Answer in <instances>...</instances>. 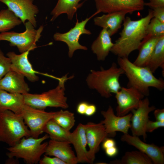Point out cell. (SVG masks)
Wrapping results in <instances>:
<instances>
[{
    "label": "cell",
    "mask_w": 164,
    "mask_h": 164,
    "mask_svg": "<svg viewBox=\"0 0 164 164\" xmlns=\"http://www.w3.org/2000/svg\"><path fill=\"white\" fill-rule=\"evenodd\" d=\"M97 14L95 12L90 17L87 18L80 22L77 19L75 26L68 32L64 33L56 32L54 34L53 37L55 40L64 42L67 45L69 49L68 54L70 58L73 56L74 52L77 50H87L86 46L80 44L79 40L82 34H91L89 30L85 28V26L89 20Z\"/></svg>",
    "instance_id": "9"
},
{
    "label": "cell",
    "mask_w": 164,
    "mask_h": 164,
    "mask_svg": "<svg viewBox=\"0 0 164 164\" xmlns=\"http://www.w3.org/2000/svg\"><path fill=\"white\" fill-rule=\"evenodd\" d=\"M112 163L121 164H152L151 158L140 151L126 152L120 160L111 162Z\"/></svg>",
    "instance_id": "28"
},
{
    "label": "cell",
    "mask_w": 164,
    "mask_h": 164,
    "mask_svg": "<svg viewBox=\"0 0 164 164\" xmlns=\"http://www.w3.org/2000/svg\"><path fill=\"white\" fill-rule=\"evenodd\" d=\"M11 62L0 50V80L11 70Z\"/></svg>",
    "instance_id": "32"
},
{
    "label": "cell",
    "mask_w": 164,
    "mask_h": 164,
    "mask_svg": "<svg viewBox=\"0 0 164 164\" xmlns=\"http://www.w3.org/2000/svg\"><path fill=\"white\" fill-rule=\"evenodd\" d=\"M89 104L85 101L79 103L77 107V111L79 114L85 115V113Z\"/></svg>",
    "instance_id": "37"
},
{
    "label": "cell",
    "mask_w": 164,
    "mask_h": 164,
    "mask_svg": "<svg viewBox=\"0 0 164 164\" xmlns=\"http://www.w3.org/2000/svg\"><path fill=\"white\" fill-rule=\"evenodd\" d=\"M111 36L106 29H103L91 46L93 52L99 61L105 60L113 46Z\"/></svg>",
    "instance_id": "23"
},
{
    "label": "cell",
    "mask_w": 164,
    "mask_h": 164,
    "mask_svg": "<svg viewBox=\"0 0 164 164\" xmlns=\"http://www.w3.org/2000/svg\"><path fill=\"white\" fill-rule=\"evenodd\" d=\"M24 104L23 94L9 93L0 89V111L9 110L16 114H21Z\"/></svg>",
    "instance_id": "22"
},
{
    "label": "cell",
    "mask_w": 164,
    "mask_h": 164,
    "mask_svg": "<svg viewBox=\"0 0 164 164\" xmlns=\"http://www.w3.org/2000/svg\"><path fill=\"white\" fill-rule=\"evenodd\" d=\"M146 33L142 42L152 37H160L164 36V23L152 18L147 26Z\"/></svg>",
    "instance_id": "31"
},
{
    "label": "cell",
    "mask_w": 164,
    "mask_h": 164,
    "mask_svg": "<svg viewBox=\"0 0 164 164\" xmlns=\"http://www.w3.org/2000/svg\"><path fill=\"white\" fill-rule=\"evenodd\" d=\"M118 63L128 79V87L135 88L144 96L149 95L150 87L159 91L164 89L163 80L156 77L147 67L136 65L128 57H118Z\"/></svg>",
    "instance_id": "2"
},
{
    "label": "cell",
    "mask_w": 164,
    "mask_h": 164,
    "mask_svg": "<svg viewBox=\"0 0 164 164\" xmlns=\"http://www.w3.org/2000/svg\"><path fill=\"white\" fill-rule=\"evenodd\" d=\"M53 119L62 128L69 131L74 126L75 122L74 113L68 110H61L58 111Z\"/></svg>",
    "instance_id": "30"
},
{
    "label": "cell",
    "mask_w": 164,
    "mask_h": 164,
    "mask_svg": "<svg viewBox=\"0 0 164 164\" xmlns=\"http://www.w3.org/2000/svg\"><path fill=\"white\" fill-rule=\"evenodd\" d=\"M97 11L108 13L121 12L132 14L143 10L144 8L143 0H94Z\"/></svg>",
    "instance_id": "10"
},
{
    "label": "cell",
    "mask_w": 164,
    "mask_h": 164,
    "mask_svg": "<svg viewBox=\"0 0 164 164\" xmlns=\"http://www.w3.org/2000/svg\"><path fill=\"white\" fill-rule=\"evenodd\" d=\"M43 132L48 134L50 139L59 141H68L71 134L70 131L64 129L53 119L46 124Z\"/></svg>",
    "instance_id": "27"
},
{
    "label": "cell",
    "mask_w": 164,
    "mask_h": 164,
    "mask_svg": "<svg viewBox=\"0 0 164 164\" xmlns=\"http://www.w3.org/2000/svg\"><path fill=\"white\" fill-rule=\"evenodd\" d=\"M29 51L28 50L20 54H16L14 52H9L6 56L11 61V70L22 74L33 82L38 81L39 77L36 75L37 72L33 69L29 60Z\"/></svg>",
    "instance_id": "17"
},
{
    "label": "cell",
    "mask_w": 164,
    "mask_h": 164,
    "mask_svg": "<svg viewBox=\"0 0 164 164\" xmlns=\"http://www.w3.org/2000/svg\"><path fill=\"white\" fill-rule=\"evenodd\" d=\"M154 73L159 67L164 72V36L160 37L146 66Z\"/></svg>",
    "instance_id": "26"
},
{
    "label": "cell",
    "mask_w": 164,
    "mask_h": 164,
    "mask_svg": "<svg viewBox=\"0 0 164 164\" xmlns=\"http://www.w3.org/2000/svg\"><path fill=\"white\" fill-rule=\"evenodd\" d=\"M148 97L142 99L138 107L133 110L131 120V129L132 135L142 136L145 141L147 138L145 126L149 120V114L154 111L156 108L154 106H150Z\"/></svg>",
    "instance_id": "12"
},
{
    "label": "cell",
    "mask_w": 164,
    "mask_h": 164,
    "mask_svg": "<svg viewBox=\"0 0 164 164\" xmlns=\"http://www.w3.org/2000/svg\"><path fill=\"white\" fill-rule=\"evenodd\" d=\"M122 141L132 145L145 154L152 161L153 164L164 163L163 146L159 147L154 144L146 143L141 140L138 136L124 134L121 137Z\"/></svg>",
    "instance_id": "16"
},
{
    "label": "cell",
    "mask_w": 164,
    "mask_h": 164,
    "mask_svg": "<svg viewBox=\"0 0 164 164\" xmlns=\"http://www.w3.org/2000/svg\"><path fill=\"white\" fill-rule=\"evenodd\" d=\"M154 111V114L156 121H164V109H155Z\"/></svg>",
    "instance_id": "39"
},
{
    "label": "cell",
    "mask_w": 164,
    "mask_h": 164,
    "mask_svg": "<svg viewBox=\"0 0 164 164\" xmlns=\"http://www.w3.org/2000/svg\"><path fill=\"white\" fill-rule=\"evenodd\" d=\"M31 136L21 114L9 110L0 111V142L13 146L23 137Z\"/></svg>",
    "instance_id": "5"
},
{
    "label": "cell",
    "mask_w": 164,
    "mask_h": 164,
    "mask_svg": "<svg viewBox=\"0 0 164 164\" xmlns=\"http://www.w3.org/2000/svg\"><path fill=\"white\" fill-rule=\"evenodd\" d=\"M164 127V121H152L149 120L146 125L145 131L146 132H151L159 128Z\"/></svg>",
    "instance_id": "33"
},
{
    "label": "cell",
    "mask_w": 164,
    "mask_h": 164,
    "mask_svg": "<svg viewBox=\"0 0 164 164\" xmlns=\"http://www.w3.org/2000/svg\"><path fill=\"white\" fill-rule=\"evenodd\" d=\"M160 37H152L142 42L138 49L139 53L134 64L139 66L146 67Z\"/></svg>",
    "instance_id": "25"
},
{
    "label": "cell",
    "mask_w": 164,
    "mask_h": 164,
    "mask_svg": "<svg viewBox=\"0 0 164 164\" xmlns=\"http://www.w3.org/2000/svg\"><path fill=\"white\" fill-rule=\"evenodd\" d=\"M49 138L47 134L39 138L23 137L15 145L7 148L6 155L8 158L22 159L28 164H37L48 145L47 142H43Z\"/></svg>",
    "instance_id": "6"
},
{
    "label": "cell",
    "mask_w": 164,
    "mask_h": 164,
    "mask_svg": "<svg viewBox=\"0 0 164 164\" xmlns=\"http://www.w3.org/2000/svg\"><path fill=\"white\" fill-rule=\"evenodd\" d=\"M83 0H58L55 7L52 11L51 21H54L60 15L65 13L68 19L71 20L77 9L82 5L83 2L80 3Z\"/></svg>",
    "instance_id": "24"
},
{
    "label": "cell",
    "mask_w": 164,
    "mask_h": 164,
    "mask_svg": "<svg viewBox=\"0 0 164 164\" xmlns=\"http://www.w3.org/2000/svg\"><path fill=\"white\" fill-rule=\"evenodd\" d=\"M22 23V21L8 9L0 11V32H7Z\"/></svg>",
    "instance_id": "29"
},
{
    "label": "cell",
    "mask_w": 164,
    "mask_h": 164,
    "mask_svg": "<svg viewBox=\"0 0 164 164\" xmlns=\"http://www.w3.org/2000/svg\"><path fill=\"white\" fill-rule=\"evenodd\" d=\"M96 110L97 108L94 104H89L85 111V115L88 116H92L95 113Z\"/></svg>",
    "instance_id": "41"
},
{
    "label": "cell",
    "mask_w": 164,
    "mask_h": 164,
    "mask_svg": "<svg viewBox=\"0 0 164 164\" xmlns=\"http://www.w3.org/2000/svg\"><path fill=\"white\" fill-rule=\"evenodd\" d=\"M101 113L104 119L100 122L104 125L108 136H114L116 132H121L124 134H128L132 114L118 116L114 114L113 108L110 106L106 111H102Z\"/></svg>",
    "instance_id": "14"
},
{
    "label": "cell",
    "mask_w": 164,
    "mask_h": 164,
    "mask_svg": "<svg viewBox=\"0 0 164 164\" xmlns=\"http://www.w3.org/2000/svg\"><path fill=\"white\" fill-rule=\"evenodd\" d=\"M18 162V161L15 159L14 158H8L5 162L6 164H15Z\"/></svg>",
    "instance_id": "42"
},
{
    "label": "cell",
    "mask_w": 164,
    "mask_h": 164,
    "mask_svg": "<svg viewBox=\"0 0 164 164\" xmlns=\"http://www.w3.org/2000/svg\"><path fill=\"white\" fill-rule=\"evenodd\" d=\"M69 142L75 149L78 163H90L87 157V145L85 125L79 123L70 134Z\"/></svg>",
    "instance_id": "20"
},
{
    "label": "cell",
    "mask_w": 164,
    "mask_h": 164,
    "mask_svg": "<svg viewBox=\"0 0 164 164\" xmlns=\"http://www.w3.org/2000/svg\"><path fill=\"white\" fill-rule=\"evenodd\" d=\"M24 25L26 29L23 32L7 31L0 33V41L9 42L11 46H16L21 53L34 50L37 47L36 42L41 36L43 27L41 26L36 29L29 21L26 22Z\"/></svg>",
    "instance_id": "7"
},
{
    "label": "cell",
    "mask_w": 164,
    "mask_h": 164,
    "mask_svg": "<svg viewBox=\"0 0 164 164\" xmlns=\"http://www.w3.org/2000/svg\"><path fill=\"white\" fill-rule=\"evenodd\" d=\"M87 145V157L90 164L93 163L96 153L99 149L100 144L108 136L104 125L101 122L96 123L89 122L85 125Z\"/></svg>",
    "instance_id": "15"
},
{
    "label": "cell",
    "mask_w": 164,
    "mask_h": 164,
    "mask_svg": "<svg viewBox=\"0 0 164 164\" xmlns=\"http://www.w3.org/2000/svg\"><path fill=\"white\" fill-rule=\"evenodd\" d=\"M144 96L133 87H121L115 94V97L118 104L116 108V115L123 116L130 111L136 109L139 106L141 100Z\"/></svg>",
    "instance_id": "11"
},
{
    "label": "cell",
    "mask_w": 164,
    "mask_h": 164,
    "mask_svg": "<svg viewBox=\"0 0 164 164\" xmlns=\"http://www.w3.org/2000/svg\"><path fill=\"white\" fill-rule=\"evenodd\" d=\"M45 154L60 159L66 164H77V157L68 141H59L50 139L48 142Z\"/></svg>",
    "instance_id": "18"
},
{
    "label": "cell",
    "mask_w": 164,
    "mask_h": 164,
    "mask_svg": "<svg viewBox=\"0 0 164 164\" xmlns=\"http://www.w3.org/2000/svg\"><path fill=\"white\" fill-rule=\"evenodd\" d=\"M149 2L144 3V5L153 9L154 8L164 7V0H149Z\"/></svg>",
    "instance_id": "36"
},
{
    "label": "cell",
    "mask_w": 164,
    "mask_h": 164,
    "mask_svg": "<svg viewBox=\"0 0 164 164\" xmlns=\"http://www.w3.org/2000/svg\"><path fill=\"white\" fill-rule=\"evenodd\" d=\"M22 74L11 70L0 80V89L11 93L22 94L29 93V88Z\"/></svg>",
    "instance_id": "19"
},
{
    "label": "cell",
    "mask_w": 164,
    "mask_h": 164,
    "mask_svg": "<svg viewBox=\"0 0 164 164\" xmlns=\"http://www.w3.org/2000/svg\"><path fill=\"white\" fill-rule=\"evenodd\" d=\"M39 163L40 164H66L64 162L56 157H50L46 155L40 159Z\"/></svg>",
    "instance_id": "34"
},
{
    "label": "cell",
    "mask_w": 164,
    "mask_h": 164,
    "mask_svg": "<svg viewBox=\"0 0 164 164\" xmlns=\"http://www.w3.org/2000/svg\"><path fill=\"white\" fill-rule=\"evenodd\" d=\"M57 112H46L44 110L35 108L25 104L22 108L21 114L30 130L31 136L38 138L43 133L46 124L53 118Z\"/></svg>",
    "instance_id": "8"
},
{
    "label": "cell",
    "mask_w": 164,
    "mask_h": 164,
    "mask_svg": "<svg viewBox=\"0 0 164 164\" xmlns=\"http://www.w3.org/2000/svg\"><path fill=\"white\" fill-rule=\"evenodd\" d=\"M124 74L122 69L113 62L107 69L101 68L100 70H91L86 81L89 88L96 90L102 97L108 98L121 88L119 78Z\"/></svg>",
    "instance_id": "3"
},
{
    "label": "cell",
    "mask_w": 164,
    "mask_h": 164,
    "mask_svg": "<svg viewBox=\"0 0 164 164\" xmlns=\"http://www.w3.org/2000/svg\"><path fill=\"white\" fill-rule=\"evenodd\" d=\"M153 17L164 23V7H160L153 9Z\"/></svg>",
    "instance_id": "35"
},
{
    "label": "cell",
    "mask_w": 164,
    "mask_h": 164,
    "mask_svg": "<svg viewBox=\"0 0 164 164\" xmlns=\"http://www.w3.org/2000/svg\"><path fill=\"white\" fill-rule=\"evenodd\" d=\"M115 146V142L112 138H106L102 142V147L104 150Z\"/></svg>",
    "instance_id": "38"
},
{
    "label": "cell",
    "mask_w": 164,
    "mask_h": 164,
    "mask_svg": "<svg viewBox=\"0 0 164 164\" xmlns=\"http://www.w3.org/2000/svg\"><path fill=\"white\" fill-rule=\"evenodd\" d=\"M104 150L106 155L110 157H114L118 153V149L116 146L106 149Z\"/></svg>",
    "instance_id": "40"
},
{
    "label": "cell",
    "mask_w": 164,
    "mask_h": 164,
    "mask_svg": "<svg viewBox=\"0 0 164 164\" xmlns=\"http://www.w3.org/2000/svg\"><path fill=\"white\" fill-rule=\"evenodd\" d=\"M126 15L121 12L107 13L95 17L94 21L95 25L106 29L111 36L120 28Z\"/></svg>",
    "instance_id": "21"
},
{
    "label": "cell",
    "mask_w": 164,
    "mask_h": 164,
    "mask_svg": "<svg viewBox=\"0 0 164 164\" xmlns=\"http://www.w3.org/2000/svg\"><path fill=\"white\" fill-rule=\"evenodd\" d=\"M153 17L151 10H149L146 16L138 20L125 17L120 36L116 40L111 52L118 57H128L132 52L138 50L145 36L147 26Z\"/></svg>",
    "instance_id": "1"
},
{
    "label": "cell",
    "mask_w": 164,
    "mask_h": 164,
    "mask_svg": "<svg viewBox=\"0 0 164 164\" xmlns=\"http://www.w3.org/2000/svg\"><path fill=\"white\" fill-rule=\"evenodd\" d=\"M7 5L24 24L26 21L30 22L34 27L36 26V15L39 10L33 3V0H0Z\"/></svg>",
    "instance_id": "13"
},
{
    "label": "cell",
    "mask_w": 164,
    "mask_h": 164,
    "mask_svg": "<svg viewBox=\"0 0 164 164\" xmlns=\"http://www.w3.org/2000/svg\"><path fill=\"white\" fill-rule=\"evenodd\" d=\"M73 77V76L68 77L66 74L59 78V83L56 88L42 94H23L25 104L40 109L44 110L48 107L67 108L69 106L67 98L65 96V84L68 80Z\"/></svg>",
    "instance_id": "4"
}]
</instances>
